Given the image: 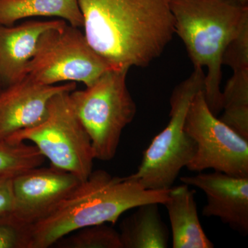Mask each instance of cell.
Instances as JSON below:
<instances>
[{
    "mask_svg": "<svg viewBox=\"0 0 248 248\" xmlns=\"http://www.w3.org/2000/svg\"><path fill=\"white\" fill-rule=\"evenodd\" d=\"M33 17L61 18L72 27L83 28L78 0H0V25Z\"/></svg>",
    "mask_w": 248,
    "mask_h": 248,
    "instance_id": "2e32d148",
    "label": "cell"
},
{
    "mask_svg": "<svg viewBox=\"0 0 248 248\" xmlns=\"http://www.w3.org/2000/svg\"><path fill=\"white\" fill-rule=\"evenodd\" d=\"M203 68H195L189 78L176 86L171 95L170 121L146 151L138 171L131 177L148 190H169L179 172L195 154V141L184 129L192 99L204 90Z\"/></svg>",
    "mask_w": 248,
    "mask_h": 248,
    "instance_id": "277c9868",
    "label": "cell"
},
{
    "mask_svg": "<svg viewBox=\"0 0 248 248\" xmlns=\"http://www.w3.org/2000/svg\"><path fill=\"white\" fill-rule=\"evenodd\" d=\"M181 181L205 192L207 204L203 216L218 217L240 234H248V177H233L214 170L183 177Z\"/></svg>",
    "mask_w": 248,
    "mask_h": 248,
    "instance_id": "8fae6325",
    "label": "cell"
},
{
    "mask_svg": "<svg viewBox=\"0 0 248 248\" xmlns=\"http://www.w3.org/2000/svg\"><path fill=\"white\" fill-rule=\"evenodd\" d=\"M184 129L197 146L186 166L189 170L213 169L233 177H248V140L214 115L204 90L192 99Z\"/></svg>",
    "mask_w": 248,
    "mask_h": 248,
    "instance_id": "ba28073f",
    "label": "cell"
},
{
    "mask_svg": "<svg viewBox=\"0 0 248 248\" xmlns=\"http://www.w3.org/2000/svg\"><path fill=\"white\" fill-rule=\"evenodd\" d=\"M45 160L35 146L25 142L0 141V179H14L28 170L40 167Z\"/></svg>",
    "mask_w": 248,
    "mask_h": 248,
    "instance_id": "e0dca14e",
    "label": "cell"
},
{
    "mask_svg": "<svg viewBox=\"0 0 248 248\" xmlns=\"http://www.w3.org/2000/svg\"><path fill=\"white\" fill-rule=\"evenodd\" d=\"M62 244L67 248H123L120 234L106 224L85 227L78 230Z\"/></svg>",
    "mask_w": 248,
    "mask_h": 248,
    "instance_id": "ac0fdd59",
    "label": "cell"
},
{
    "mask_svg": "<svg viewBox=\"0 0 248 248\" xmlns=\"http://www.w3.org/2000/svg\"><path fill=\"white\" fill-rule=\"evenodd\" d=\"M12 179L10 178L0 179V218L14 216Z\"/></svg>",
    "mask_w": 248,
    "mask_h": 248,
    "instance_id": "ffe728a7",
    "label": "cell"
},
{
    "mask_svg": "<svg viewBox=\"0 0 248 248\" xmlns=\"http://www.w3.org/2000/svg\"><path fill=\"white\" fill-rule=\"evenodd\" d=\"M175 34L195 68H207L204 94L215 115L222 110L223 55L248 27V5L240 0H170Z\"/></svg>",
    "mask_w": 248,
    "mask_h": 248,
    "instance_id": "3957f363",
    "label": "cell"
},
{
    "mask_svg": "<svg viewBox=\"0 0 248 248\" xmlns=\"http://www.w3.org/2000/svg\"><path fill=\"white\" fill-rule=\"evenodd\" d=\"M79 183L76 176L51 166L18 174L12 179L15 218L32 226L52 213Z\"/></svg>",
    "mask_w": 248,
    "mask_h": 248,
    "instance_id": "9c48e42d",
    "label": "cell"
},
{
    "mask_svg": "<svg viewBox=\"0 0 248 248\" xmlns=\"http://www.w3.org/2000/svg\"><path fill=\"white\" fill-rule=\"evenodd\" d=\"M89 45L114 69L145 68L175 34L170 0H78Z\"/></svg>",
    "mask_w": 248,
    "mask_h": 248,
    "instance_id": "6da1fadb",
    "label": "cell"
},
{
    "mask_svg": "<svg viewBox=\"0 0 248 248\" xmlns=\"http://www.w3.org/2000/svg\"><path fill=\"white\" fill-rule=\"evenodd\" d=\"M63 19L28 21L19 25H0V86H9L26 77L40 35L49 29L63 27Z\"/></svg>",
    "mask_w": 248,
    "mask_h": 248,
    "instance_id": "4fadbf2b",
    "label": "cell"
},
{
    "mask_svg": "<svg viewBox=\"0 0 248 248\" xmlns=\"http://www.w3.org/2000/svg\"><path fill=\"white\" fill-rule=\"evenodd\" d=\"M76 89L75 82L43 85L27 76L0 89V141L42 122L49 99L55 94Z\"/></svg>",
    "mask_w": 248,
    "mask_h": 248,
    "instance_id": "30bf717a",
    "label": "cell"
},
{
    "mask_svg": "<svg viewBox=\"0 0 248 248\" xmlns=\"http://www.w3.org/2000/svg\"><path fill=\"white\" fill-rule=\"evenodd\" d=\"M169 190H148L131 176L99 170L78 186L43 219L29 227L28 248H48L85 227L111 223L142 204L164 205Z\"/></svg>",
    "mask_w": 248,
    "mask_h": 248,
    "instance_id": "7a4b0ae2",
    "label": "cell"
},
{
    "mask_svg": "<svg viewBox=\"0 0 248 248\" xmlns=\"http://www.w3.org/2000/svg\"><path fill=\"white\" fill-rule=\"evenodd\" d=\"M70 93L64 91L53 95L42 122L19 130L6 141L32 142L51 166L84 182L93 172L95 158L91 138L75 110Z\"/></svg>",
    "mask_w": 248,
    "mask_h": 248,
    "instance_id": "8992f818",
    "label": "cell"
},
{
    "mask_svg": "<svg viewBox=\"0 0 248 248\" xmlns=\"http://www.w3.org/2000/svg\"><path fill=\"white\" fill-rule=\"evenodd\" d=\"M164 205L170 221L172 248H214L201 225L195 191L189 186L184 184L170 188L169 198Z\"/></svg>",
    "mask_w": 248,
    "mask_h": 248,
    "instance_id": "5bb4252c",
    "label": "cell"
},
{
    "mask_svg": "<svg viewBox=\"0 0 248 248\" xmlns=\"http://www.w3.org/2000/svg\"><path fill=\"white\" fill-rule=\"evenodd\" d=\"M157 203L142 204L120 224L123 248L169 247V232L161 219Z\"/></svg>",
    "mask_w": 248,
    "mask_h": 248,
    "instance_id": "9a60e30c",
    "label": "cell"
},
{
    "mask_svg": "<svg viewBox=\"0 0 248 248\" xmlns=\"http://www.w3.org/2000/svg\"><path fill=\"white\" fill-rule=\"evenodd\" d=\"M129 69H110L86 89L72 91V103L91 138L94 158L113 159L124 129L137 107L126 84Z\"/></svg>",
    "mask_w": 248,
    "mask_h": 248,
    "instance_id": "5b68a950",
    "label": "cell"
},
{
    "mask_svg": "<svg viewBox=\"0 0 248 248\" xmlns=\"http://www.w3.org/2000/svg\"><path fill=\"white\" fill-rule=\"evenodd\" d=\"M29 226L14 216L0 218V248H28Z\"/></svg>",
    "mask_w": 248,
    "mask_h": 248,
    "instance_id": "d6986e66",
    "label": "cell"
},
{
    "mask_svg": "<svg viewBox=\"0 0 248 248\" xmlns=\"http://www.w3.org/2000/svg\"><path fill=\"white\" fill-rule=\"evenodd\" d=\"M241 2L244 3V4H248V0H240Z\"/></svg>",
    "mask_w": 248,
    "mask_h": 248,
    "instance_id": "44dd1931",
    "label": "cell"
},
{
    "mask_svg": "<svg viewBox=\"0 0 248 248\" xmlns=\"http://www.w3.org/2000/svg\"><path fill=\"white\" fill-rule=\"evenodd\" d=\"M222 62L233 74L222 92L220 120L248 140V27L227 46Z\"/></svg>",
    "mask_w": 248,
    "mask_h": 248,
    "instance_id": "7c38bea8",
    "label": "cell"
},
{
    "mask_svg": "<svg viewBox=\"0 0 248 248\" xmlns=\"http://www.w3.org/2000/svg\"><path fill=\"white\" fill-rule=\"evenodd\" d=\"M79 29L66 23L44 32L28 63L26 76L43 85L68 81L89 86L105 72L114 69Z\"/></svg>",
    "mask_w": 248,
    "mask_h": 248,
    "instance_id": "52a82bcc",
    "label": "cell"
}]
</instances>
